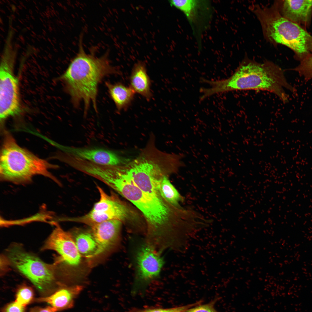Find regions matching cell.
Listing matches in <instances>:
<instances>
[{
    "label": "cell",
    "instance_id": "obj_1",
    "mask_svg": "<svg viewBox=\"0 0 312 312\" xmlns=\"http://www.w3.org/2000/svg\"><path fill=\"white\" fill-rule=\"evenodd\" d=\"M105 184L142 213L146 221V237L148 239H164L172 234L181 224L183 217L182 209L141 190L127 174L122 165L116 168Z\"/></svg>",
    "mask_w": 312,
    "mask_h": 312
},
{
    "label": "cell",
    "instance_id": "obj_3",
    "mask_svg": "<svg viewBox=\"0 0 312 312\" xmlns=\"http://www.w3.org/2000/svg\"><path fill=\"white\" fill-rule=\"evenodd\" d=\"M79 50L60 77L65 83L67 91L74 106L84 104V114L90 105L97 111L98 86L106 76L118 73L110 64L106 55L98 57L85 51L81 41Z\"/></svg>",
    "mask_w": 312,
    "mask_h": 312
},
{
    "label": "cell",
    "instance_id": "obj_25",
    "mask_svg": "<svg viewBox=\"0 0 312 312\" xmlns=\"http://www.w3.org/2000/svg\"><path fill=\"white\" fill-rule=\"evenodd\" d=\"M56 310L51 306L45 307H35L31 309L29 312H56Z\"/></svg>",
    "mask_w": 312,
    "mask_h": 312
},
{
    "label": "cell",
    "instance_id": "obj_18",
    "mask_svg": "<svg viewBox=\"0 0 312 312\" xmlns=\"http://www.w3.org/2000/svg\"><path fill=\"white\" fill-rule=\"evenodd\" d=\"M72 236L81 256L92 257L102 252L91 230H79Z\"/></svg>",
    "mask_w": 312,
    "mask_h": 312
},
{
    "label": "cell",
    "instance_id": "obj_10",
    "mask_svg": "<svg viewBox=\"0 0 312 312\" xmlns=\"http://www.w3.org/2000/svg\"><path fill=\"white\" fill-rule=\"evenodd\" d=\"M52 250L60 255V261L72 266L79 264L81 255L77 248L72 234L63 230L58 225L47 239L42 250Z\"/></svg>",
    "mask_w": 312,
    "mask_h": 312
},
{
    "label": "cell",
    "instance_id": "obj_7",
    "mask_svg": "<svg viewBox=\"0 0 312 312\" xmlns=\"http://www.w3.org/2000/svg\"><path fill=\"white\" fill-rule=\"evenodd\" d=\"M16 54L12 40H6L0 67V118L2 122L21 111L18 81L13 72Z\"/></svg>",
    "mask_w": 312,
    "mask_h": 312
},
{
    "label": "cell",
    "instance_id": "obj_15",
    "mask_svg": "<svg viewBox=\"0 0 312 312\" xmlns=\"http://www.w3.org/2000/svg\"><path fill=\"white\" fill-rule=\"evenodd\" d=\"M282 13L284 17L296 23H309L312 14V0H285Z\"/></svg>",
    "mask_w": 312,
    "mask_h": 312
},
{
    "label": "cell",
    "instance_id": "obj_24",
    "mask_svg": "<svg viewBox=\"0 0 312 312\" xmlns=\"http://www.w3.org/2000/svg\"><path fill=\"white\" fill-rule=\"evenodd\" d=\"M25 307L16 302L15 301L10 303L5 306L3 309L2 312H25Z\"/></svg>",
    "mask_w": 312,
    "mask_h": 312
},
{
    "label": "cell",
    "instance_id": "obj_22",
    "mask_svg": "<svg viewBox=\"0 0 312 312\" xmlns=\"http://www.w3.org/2000/svg\"><path fill=\"white\" fill-rule=\"evenodd\" d=\"M201 301L187 305L168 309H140L132 308L127 312H183L187 309L200 304Z\"/></svg>",
    "mask_w": 312,
    "mask_h": 312
},
{
    "label": "cell",
    "instance_id": "obj_20",
    "mask_svg": "<svg viewBox=\"0 0 312 312\" xmlns=\"http://www.w3.org/2000/svg\"><path fill=\"white\" fill-rule=\"evenodd\" d=\"M34 296V292L31 288L25 285H23L18 289L15 301L25 307L32 301Z\"/></svg>",
    "mask_w": 312,
    "mask_h": 312
},
{
    "label": "cell",
    "instance_id": "obj_4",
    "mask_svg": "<svg viewBox=\"0 0 312 312\" xmlns=\"http://www.w3.org/2000/svg\"><path fill=\"white\" fill-rule=\"evenodd\" d=\"M56 167L20 147L10 134L5 135L0 153L1 180L25 184L30 182L34 176L40 175L57 183L49 172Z\"/></svg>",
    "mask_w": 312,
    "mask_h": 312
},
{
    "label": "cell",
    "instance_id": "obj_13",
    "mask_svg": "<svg viewBox=\"0 0 312 312\" xmlns=\"http://www.w3.org/2000/svg\"><path fill=\"white\" fill-rule=\"evenodd\" d=\"M122 222L114 220L104 221L91 227L92 232L102 252L118 241Z\"/></svg>",
    "mask_w": 312,
    "mask_h": 312
},
{
    "label": "cell",
    "instance_id": "obj_5",
    "mask_svg": "<svg viewBox=\"0 0 312 312\" xmlns=\"http://www.w3.org/2000/svg\"><path fill=\"white\" fill-rule=\"evenodd\" d=\"M264 30L270 39L288 47L300 61L312 54V36L297 24L271 9L259 16Z\"/></svg>",
    "mask_w": 312,
    "mask_h": 312
},
{
    "label": "cell",
    "instance_id": "obj_17",
    "mask_svg": "<svg viewBox=\"0 0 312 312\" xmlns=\"http://www.w3.org/2000/svg\"><path fill=\"white\" fill-rule=\"evenodd\" d=\"M109 95L118 111L127 109L133 101L135 93L130 87L120 82L112 83L106 82Z\"/></svg>",
    "mask_w": 312,
    "mask_h": 312
},
{
    "label": "cell",
    "instance_id": "obj_16",
    "mask_svg": "<svg viewBox=\"0 0 312 312\" xmlns=\"http://www.w3.org/2000/svg\"><path fill=\"white\" fill-rule=\"evenodd\" d=\"M130 87L148 101L151 98V83L145 64L139 61L134 65L129 77Z\"/></svg>",
    "mask_w": 312,
    "mask_h": 312
},
{
    "label": "cell",
    "instance_id": "obj_21",
    "mask_svg": "<svg viewBox=\"0 0 312 312\" xmlns=\"http://www.w3.org/2000/svg\"><path fill=\"white\" fill-rule=\"evenodd\" d=\"M293 69L305 79H312V54L301 61Z\"/></svg>",
    "mask_w": 312,
    "mask_h": 312
},
{
    "label": "cell",
    "instance_id": "obj_11",
    "mask_svg": "<svg viewBox=\"0 0 312 312\" xmlns=\"http://www.w3.org/2000/svg\"><path fill=\"white\" fill-rule=\"evenodd\" d=\"M168 1L171 6L183 13L194 34H198L207 26L212 12L211 5L208 1L170 0Z\"/></svg>",
    "mask_w": 312,
    "mask_h": 312
},
{
    "label": "cell",
    "instance_id": "obj_14",
    "mask_svg": "<svg viewBox=\"0 0 312 312\" xmlns=\"http://www.w3.org/2000/svg\"><path fill=\"white\" fill-rule=\"evenodd\" d=\"M82 289L80 285L62 286L50 295L38 298L37 300L48 303L57 311L68 309L74 307L75 300Z\"/></svg>",
    "mask_w": 312,
    "mask_h": 312
},
{
    "label": "cell",
    "instance_id": "obj_6",
    "mask_svg": "<svg viewBox=\"0 0 312 312\" xmlns=\"http://www.w3.org/2000/svg\"><path fill=\"white\" fill-rule=\"evenodd\" d=\"M6 254L9 264L29 280L42 294L47 295L58 288L55 263H46L17 244L11 246Z\"/></svg>",
    "mask_w": 312,
    "mask_h": 312
},
{
    "label": "cell",
    "instance_id": "obj_23",
    "mask_svg": "<svg viewBox=\"0 0 312 312\" xmlns=\"http://www.w3.org/2000/svg\"><path fill=\"white\" fill-rule=\"evenodd\" d=\"M216 300L215 299L206 304H199L187 309L183 312H218L214 307Z\"/></svg>",
    "mask_w": 312,
    "mask_h": 312
},
{
    "label": "cell",
    "instance_id": "obj_9",
    "mask_svg": "<svg viewBox=\"0 0 312 312\" xmlns=\"http://www.w3.org/2000/svg\"><path fill=\"white\" fill-rule=\"evenodd\" d=\"M160 253L145 241L138 245L134 255L136 283H148L159 276L164 263Z\"/></svg>",
    "mask_w": 312,
    "mask_h": 312
},
{
    "label": "cell",
    "instance_id": "obj_2",
    "mask_svg": "<svg viewBox=\"0 0 312 312\" xmlns=\"http://www.w3.org/2000/svg\"><path fill=\"white\" fill-rule=\"evenodd\" d=\"M209 87L202 88L200 92L205 99L215 94L230 91L260 90L272 92L283 102L289 96L285 89L294 92L295 90L287 81L282 69L270 62L259 64L248 62L241 64L229 78L219 80L202 79Z\"/></svg>",
    "mask_w": 312,
    "mask_h": 312
},
{
    "label": "cell",
    "instance_id": "obj_8",
    "mask_svg": "<svg viewBox=\"0 0 312 312\" xmlns=\"http://www.w3.org/2000/svg\"><path fill=\"white\" fill-rule=\"evenodd\" d=\"M100 194L98 201L91 210L86 214L76 217L70 218V221L82 223L91 227L106 221L118 220L122 222L133 223L134 213L131 209L114 193L107 194L99 186Z\"/></svg>",
    "mask_w": 312,
    "mask_h": 312
},
{
    "label": "cell",
    "instance_id": "obj_19",
    "mask_svg": "<svg viewBox=\"0 0 312 312\" xmlns=\"http://www.w3.org/2000/svg\"><path fill=\"white\" fill-rule=\"evenodd\" d=\"M168 175L163 178L160 185V192L163 198L167 202L175 207H181L179 203L184 198L171 183Z\"/></svg>",
    "mask_w": 312,
    "mask_h": 312
},
{
    "label": "cell",
    "instance_id": "obj_12",
    "mask_svg": "<svg viewBox=\"0 0 312 312\" xmlns=\"http://www.w3.org/2000/svg\"><path fill=\"white\" fill-rule=\"evenodd\" d=\"M64 152L101 165L116 166L122 164L121 158L114 152L100 148L66 146Z\"/></svg>",
    "mask_w": 312,
    "mask_h": 312
}]
</instances>
